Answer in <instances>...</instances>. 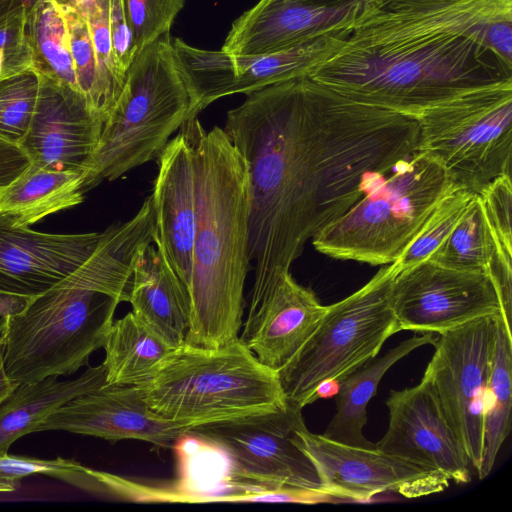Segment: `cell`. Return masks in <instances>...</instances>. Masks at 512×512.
Here are the masks:
<instances>
[{"mask_svg":"<svg viewBox=\"0 0 512 512\" xmlns=\"http://www.w3.org/2000/svg\"><path fill=\"white\" fill-rule=\"evenodd\" d=\"M39 86L34 69L0 80V138L21 143L35 111Z\"/></svg>","mask_w":512,"mask_h":512,"instance_id":"obj_32","label":"cell"},{"mask_svg":"<svg viewBox=\"0 0 512 512\" xmlns=\"http://www.w3.org/2000/svg\"><path fill=\"white\" fill-rule=\"evenodd\" d=\"M352 29L255 56H233L222 49L203 50L181 39L172 40V45L202 111L224 96L247 95L272 84L309 76L342 45Z\"/></svg>","mask_w":512,"mask_h":512,"instance_id":"obj_13","label":"cell"},{"mask_svg":"<svg viewBox=\"0 0 512 512\" xmlns=\"http://www.w3.org/2000/svg\"><path fill=\"white\" fill-rule=\"evenodd\" d=\"M512 0H386L308 76L367 105L417 119L461 96L512 85V68L482 42Z\"/></svg>","mask_w":512,"mask_h":512,"instance_id":"obj_2","label":"cell"},{"mask_svg":"<svg viewBox=\"0 0 512 512\" xmlns=\"http://www.w3.org/2000/svg\"><path fill=\"white\" fill-rule=\"evenodd\" d=\"M399 271L395 261L353 294L327 306L310 337L277 372L288 403L303 409L314 402L322 386L338 383L377 356L398 332L390 295Z\"/></svg>","mask_w":512,"mask_h":512,"instance_id":"obj_8","label":"cell"},{"mask_svg":"<svg viewBox=\"0 0 512 512\" xmlns=\"http://www.w3.org/2000/svg\"><path fill=\"white\" fill-rule=\"evenodd\" d=\"M495 255L481 199L475 194L456 226L428 260L452 269L488 274Z\"/></svg>","mask_w":512,"mask_h":512,"instance_id":"obj_29","label":"cell"},{"mask_svg":"<svg viewBox=\"0 0 512 512\" xmlns=\"http://www.w3.org/2000/svg\"><path fill=\"white\" fill-rule=\"evenodd\" d=\"M103 348L106 382L131 386L145 381L174 349L132 312L113 321Z\"/></svg>","mask_w":512,"mask_h":512,"instance_id":"obj_26","label":"cell"},{"mask_svg":"<svg viewBox=\"0 0 512 512\" xmlns=\"http://www.w3.org/2000/svg\"><path fill=\"white\" fill-rule=\"evenodd\" d=\"M63 10H70L86 17L95 9L109 3L110 0H54Z\"/></svg>","mask_w":512,"mask_h":512,"instance_id":"obj_41","label":"cell"},{"mask_svg":"<svg viewBox=\"0 0 512 512\" xmlns=\"http://www.w3.org/2000/svg\"><path fill=\"white\" fill-rule=\"evenodd\" d=\"M18 384L9 376L5 360L3 340L0 336V403H2L16 388Z\"/></svg>","mask_w":512,"mask_h":512,"instance_id":"obj_43","label":"cell"},{"mask_svg":"<svg viewBox=\"0 0 512 512\" xmlns=\"http://www.w3.org/2000/svg\"><path fill=\"white\" fill-rule=\"evenodd\" d=\"M499 315L478 318L439 334L422 378L476 471L481 461L484 397Z\"/></svg>","mask_w":512,"mask_h":512,"instance_id":"obj_11","label":"cell"},{"mask_svg":"<svg viewBox=\"0 0 512 512\" xmlns=\"http://www.w3.org/2000/svg\"><path fill=\"white\" fill-rule=\"evenodd\" d=\"M484 46L512 68V11L489 20L482 30Z\"/></svg>","mask_w":512,"mask_h":512,"instance_id":"obj_38","label":"cell"},{"mask_svg":"<svg viewBox=\"0 0 512 512\" xmlns=\"http://www.w3.org/2000/svg\"><path fill=\"white\" fill-rule=\"evenodd\" d=\"M326 308L289 272L269 291L250 297L238 339L263 365L278 372L310 337Z\"/></svg>","mask_w":512,"mask_h":512,"instance_id":"obj_21","label":"cell"},{"mask_svg":"<svg viewBox=\"0 0 512 512\" xmlns=\"http://www.w3.org/2000/svg\"><path fill=\"white\" fill-rule=\"evenodd\" d=\"M298 443L313 462L324 493L351 500H368L383 492L405 498H419L444 491L447 476L386 454L376 448H362L332 441L298 430Z\"/></svg>","mask_w":512,"mask_h":512,"instance_id":"obj_14","label":"cell"},{"mask_svg":"<svg viewBox=\"0 0 512 512\" xmlns=\"http://www.w3.org/2000/svg\"><path fill=\"white\" fill-rule=\"evenodd\" d=\"M62 11L67 22L78 90L90 109L104 123L120 93L106 80L99 68L87 19L74 11Z\"/></svg>","mask_w":512,"mask_h":512,"instance_id":"obj_30","label":"cell"},{"mask_svg":"<svg viewBox=\"0 0 512 512\" xmlns=\"http://www.w3.org/2000/svg\"><path fill=\"white\" fill-rule=\"evenodd\" d=\"M109 30L116 63L126 74L137 54V49L122 0H110Z\"/></svg>","mask_w":512,"mask_h":512,"instance_id":"obj_37","label":"cell"},{"mask_svg":"<svg viewBox=\"0 0 512 512\" xmlns=\"http://www.w3.org/2000/svg\"><path fill=\"white\" fill-rule=\"evenodd\" d=\"M380 3L371 0H259L236 19L222 50L255 56L353 28Z\"/></svg>","mask_w":512,"mask_h":512,"instance_id":"obj_15","label":"cell"},{"mask_svg":"<svg viewBox=\"0 0 512 512\" xmlns=\"http://www.w3.org/2000/svg\"><path fill=\"white\" fill-rule=\"evenodd\" d=\"M18 487V484L7 482V481H1L0 480V493H8L15 491Z\"/></svg>","mask_w":512,"mask_h":512,"instance_id":"obj_44","label":"cell"},{"mask_svg":"<svg viewBox=\"0 0 512 512\" xmlns=\"http://www.w3.org/2000/svg\"><path fill=\"white\" fill-rule=\"evenodd\" d=\"M128 302L131 312L171 347L185 343L190 325L189 296L154 242L138 252Z\"/></svg>","mask_w":512,"mask_h":512,"instance_id":"obj_22","label":"cell"},{"mask_svg":"<svg viewBox=\"0 0 512 512\" xmlns=\"http://www.w3.org/2000/svg\"><path fill=\"white\" fill-rule=\"evenodd\" d=\"M30 297L0 292V318L20 312Z\"/></svg>","mask_w":512,"mask_h":512,"instance_id":"obj_42","label":"cell"},{"mask_svg":"<svg viewBox=\"0 0 512 512\" xmlns=\"http://www.w3.org/2000/svg\"><path fill=\"white\" fill-rule=\"evenodd\" d=\"M304 426L302 408L287 402L277 411L189 432L225 453L237 491L289 488L324 493L316 467L298 443V430Z\"/></svg>","mask_w":512,"mask_h":512,"instance_id":"obj_10","label":"cell"},{"mask_svg":"<svg viewBox=\"0 0 512 512\" xmlns=\"http://www.w3.org/2000/svg\"><path fill=\"white\" fill-rule=\"evenodd\" d=\"M106 382L102 365L88 367L79 376L60 380L49 376L36 382L20 383L0 403V454L8 453L21 437L36 432L51 414L73 398Z\"/></svg>","mask_w":512,"mask_h":512,"instance_id":"obj_23","label":"cell"},{"mask_svg":"<svg viewBox=\"0 0 512 512\" xmlns=\"http://www.w3.org/2000/svg\"><path fill=\"white\" fill-rule=\"evenodd\" d=\"M417 151L438 162L451 182L480 194L511 176L512 85L473 92L418 118Z\"/></svg>","mask_w":512,"mask_h":512,"instance_id":"obj_9","label":"cell"},{"mask_svg":"<svg viewBox=\"0 0 512 512\" xmlns=\"http://www.w3.org/2000/svg\"><path fill=\"white\" fill-rule=\"evenodd\" d=\"M30 475L55 478L78 489L102 493V487L94 475V469L83 466L73 459L57 457L40 459L27 456L0 454V480L19 484Z\"/></svg>","mask_w":512,"mask_h":512,"instance_id":"obj_33","label":"cell"},{"mask_svg":"<svg viewBox=\"0 0 512 512\" xmlns=\"http://www.w3.org/2000/svg\"><path fill=\"white\" fill-rule=\"evenodd\" d=\"M199 112L198 99L166 33L141 50L128 68L123 90L103 123L84 172L85 193L158 160L172 135Z\"/></svg>","mask_w":512,"mask_h":512,"instance_id":"obj_6","label":"cell"},{"mask_svg":"<svg viewBox=\"0 0 512 512\" xmlns=\"http://www.w3.org/2000/svg\"><path fill=\"white\" fill-rule=\"evenodd\" d=\"M474 195L454 186L439 200L416 237L396 260L400 271L429 258L456 226Z\"/></svg>","mask_w":512,"mask_h":512,"instance_id":"obj_31","label":"cell"},{"mask_svg":"<svg viewBox=\"0 0 512 512\" xmlns=\"http://www.w3.org/2000/svg\"><path fill=\"white\" fill-rule=\"evenodd\" d=\"M40 0H0V22L16 15L28 16Z\"/></svg>","mask_w":512,"mask_h":512,"instance_id":"obj_40","label":"cell"},{"mask_svg":"<svg viewBox=\"0 0 512 512\" xmlns=\"http://www.w3.org/2000/svg\"><path fill=\"white\" fill-rule=\"evenodd\" d=\"M102 235L38 232L0 214V292L32 298L47 291L93 253Z\"/></svg>","mask_w":512,"mask_h":512,"instance_id":"obj_19","label":"cell"},{"mask_svg":"<svg viewBox=\"0 0 512 512\" xmlns=\"http://www.w3.org/2000/svg\"><path fill=\"white\" fill-rule=\"evenodd\" d=\"M31 165L19 144L0 138V193L10 186Z\"/></svg>","mask_w":512,"mask_h":512,"instance_id":"obj_39","label":"cell"},{"mask_svg":"<svg viewBox=\"0 0 512 512\" xmlns=\"http://www.w3.org/2000/svg\"><path fill=\"white\" fill-rule=\"evenodd\" d=\"M224 131L249 183L250 296L290 272L306 242L417 151V119L349 99L308 76L246 95Z\"/></svg>","mask_w":512,"mask_h":512,"instance_id":"obj_1","label":"cell"},{"mask_svg":"<svg viewBox=\"0 0 512 512\" xmlns=\"http://www.w3.org/2000/svg\"><path fill=\"white\" fill-rule=\"evenodd\" d=\"M479 196L496 248L494 261L512 267L511 176L503 175L497 178Z\"/></svg>","mask_w":512,"mask_h":512,"instance_id":"obj_34","label":"cell"},{"mask_svg":"<svg viewBox=\"0 0 512 512\" xmlns=\"http://www.w3.org/2000/svg\"><path fill=\"white\" fill-rule=\"evenodd\" d=\"M389 423L375 444L380 451L456 483L470 481V462L430 386L424 381L391 391L386 400Z\"/></svg>","mask_w":512,"mask_h":512,"instance_id":"obj_16","label":"cell"},{"mask_svg":"<svg viewBox=\"0 0 512 512\" xmlns=\"http://www.w3.org/2000/svg\"><path fill=\"white\" fill-rule=\"evenodd\" d=\"M194 145L196 221L186 343L218 348L238 340L249 269V183L231 139L189 120Z\"/></svg>","mask_w":512,"mask_h":512,"instance_id":"obj_4","label":"cell"},{"mask_svg":"<svg viewBox=\"0 0 512 512\" xmlns=\"http://www.w3.org/2000/svg\"><path fill=\"white\" fill-rule=\"evenodd\" d=\"M371 1L376 2V3H382V2H384L386 0H371Z\"/></svg>","mask_w":512,"mask_h":512,"instance_id":"obj_45","label":"cell"},{"mask_svg":"<svg viewBox=\"0 0 512 512\" xmlns=\"http://www.w3.org/2000/svg\"><path fill=\"white\" fill-rule=\"evenodd\" d=\"M512 334L502 315L497 317L489 379L484 397L482 454L477 474L484 479L492 471L499 450L511 428Z\"/></svg>","mask_w":512,"mask_h":512,"instance_id":"obj_27","label":"cell"},{"mask_svg":"<svg viewBox=\"0 0 512 512\" xmlns=\"http://www.w3.org/2000/svg\"><path fill=\"white\" fill-rule=\"evenodd\" d=\"M151 195L128 221L103 231L93 253L69 276L0 318L7 372L17 384L70 376L103 348L121 302H128L140 249L153 242Z\"/></svg>","mask_w":512,"mask_h":512,"instance_id":"obj_3","label":"cell"},{"mask_svg":"<svg viewBox=\"0 0 512 512\" xmlns=\"http://www.w3.org/2000/svg\"><path fill=\"white\" fill-rule=\"evenodd\" d=\"M26 30L33 54V69L39 75L79 92L66 18L54 0L39 1L27 16Z\"/></svg>","mask_w":512,"mask_h":512,"instance_id":"obj_28","label":"cell"},{"mask_svg":"<svg viewBox=\"0 0 512 512\" xmlns=\"http://www.w3.org/2000/svg\"><path fill=\"white\" fill-rule=\"evenodd\" d=\"M122 3L133 32L137 54L169 33L176 15L184 6V0H122Z\"/></svg>","mask_w":512,"mask_h":512,"instance_id":"obj_35","label":"cell"},{"mask_svg":"<svg viewBox=\"0 0 512 512\" xmlns=\"http://www.w3.org/2000/svg\"><path fill=\"white\" fill-rule=\"evenodd\" d=\"M135 387L154 415L188 432L287 405L278 373L239 339L218 348L185 342Z\"/></svg>","mask_w":512,"mask_h":512,"instance_id":"obj_5","label":"cell"},{"mask_svg":"<svg viewBox=\"0 0 512 512\" xmlns=\"http://www.w3.org/2000/svg\"><path fill=\"white\" fill-rule=\"evenodd\" d=\"M83 172L30 165L0 193V214L29 227L44 217L82 203Z\"/></svg>","mask_w":512,"mask_h":512,"instance_id":"obj_25","label":"cell"},{"mask_svg":"<svg viewBox=\"0 0 512 512\" xmlns=\"http://www.w3.org/2000/svg\"><path fill=\"white\" fill-rule=\"evenodd\" d=\"M393 170L313 237L316 250L371 265L399 259L455 185L438 162L419 151Z\"/></svg>","mask_w":512,"mask_h":512,"instance_id":"obj_7","label":"cell"},{"mask_svg":"<svg viewBox=\"0 0 512 512\" xmlns=\"http://www.w3.org/2000/svg\"><path fill=\"white\" fill-rule=\"evenodd\" d=\"M390 298L398 332L441 334L478 318L502 315L488 274L452 269L428 259L399 271Z\"/></svg>","mask_w":512,"mask_h":512,"instance_id":"obj_12","label":"cell"},{"mask_svg":"<svg viewBox=\"0 0 512 512\" xmlns=\"http://www.w3.org/2000/svg\"><path fill=\"white\" fill-rule=\"evenodd\" d=\"M65 431L108 441L141 440L173 448L188 431L159 419L131 385L104 384L73 398L36 432Z\"/></svg>","mask_w":512,"mask_h":512,"instance_id":"obj_18","label":"cell"},{"mask_svg":"<svg viewBox=\"0 0 512 512\" xmlns=\"http://www.w3.org/2000/svg\"><path fill=\"white\" fill-rule=\"evenodd\" d=\"M39 78L35 111L19 145L32 165L84 175L97 148L103 121L79 92L47 77Z\"/></svg>","mask_w":512,"mask_h":512,"instance_id":"obj_17","label":"cell"},{"mask_svg":"<svg viewBox=\"0 0 512 512\" xmlns=\"http://www.w3.org/2000/svg\"><path fill=\"white\" fill-rule=\"evenodd\" d=\"M26 22L25 15H16L0 22V80L33 69Z\"/></svg>","mask_w":512,"mask_h":512,"instance_id":"obj_36","label":"cell"},{"mask_svg":"<svg viewBox=\"0 0 512 512\" xmlns=\"http://www.w3.org/2000/svg\"><path fill=\"white\" fill-rule=\"evenodd\" d=\"M157 161L158 174L151 194L155 211L153 242L188 293L196 221L194 145L189 120L169 140Z\"/></svg>","mask_w":512,"mask_h":512,"instance_id":"obj_20","label":"cell"},{"mask_svg":"<svg viewBox=\"0 0 512 512\" xmlns=\"http://www.w3.org/2000/svg\"><path fill=\"white\" fill-rule=\"evenodd\" d=\"M433 333L412 336L381 357H374L347 373L338 381L336 413L322 434L324 437L350 446L374 448L363 435L367 423V406L376 394L384 374L400 359L415 349L434 344Z\"/></svg>","mask_w":512,"mask_h":512,"instance_id":"obj_24","label":"cell"}]
</instances>
